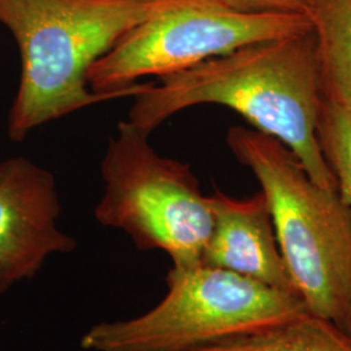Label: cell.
I'll use <instances>...</instances> for the list:
<instances>
[{"mask_svg":"<svg viewBox=\"0 0 351 351\" xmlns=\"http://www.w3.org/2000/svg\"><path fill=\"white\" fill-rule=\"evenodd\" d=\"M317 138L339 191L351 206V107L323 97Z\"/></svg>","mask_w":351,"mask_h":351,"instance_id":"11","label":"cell"},{"mask_svg":"<svg viewBox=\"0 0 351 351\" xmlns=\"http://www.w3.org/2000/svg\"><path fill=\"white\" fill-rule=\"evenodd\" d=\"M229 8L249 14H301L311 12L313 0H221Z\"/></svg>","mask_w":351,"mask_h":351,"instance_id":"12","label":"cell"},{"mask_svg":"<svg viewBox=\"0 0 351 351\" xmlns=\"http://www.w3.org/2000/svg\"><path fill=\"white\" fill-rule=\"evenodd\" d=\"M133 98L128 121L149 134L190 107H228L293 151L317 185L339 189L317 138L323 91L314 30L246 45L146 84Z\"/></svg>","mask_w":351,"mask_h":351,"instance_id":"1","label":"cell"},{"mask_svg":"<svg viewBox=\"0 0 351 351\" xmlns=\"http://www.w3.org/2000/svg\"><path fill=\"white\" fill-rule=\"evenodd\" d=\"M189 351H351V336L307 311L276 326Z\"/></svg>","mask_w":351,"mask_h":351,"instance_id":"9","label":"cell"},{"mask_svg":"<svg viewBox=\"0 0 351 351\" xmlns=\"http://www.w3.org/2000/svg\"><path fill=\"white\" fill-rule=\"evenodd\" d=\"M177 0H0V24L16 39L21 78L8 136L23 142L37 126L94 103L134 97L146 84L88 90L91 65L139 24Z\"/></svg>","mask_w":351,"mask_h":351,"instance_id":"2","label":"cell"},{"mask_svg":"<svg viewBox=\"0 0 351 351\" xmlns=\"http://www.w3.org/2000/svg\"><path fill=\"white\" fill-rule=\"evenodd\" d=\"M60 201L50 171L24 156L0 163V294L40 271L77 242L58 228Z\"/></svg>","mask_w":351,"mask_h":351,"instance_id":"7","label":"cell"},{"mask_svg":"<svg viewBox=\"0 0 351 351\" xmlns=\"http://www.w3.org/2000/svg\"><path fill=\"white\" fill-rule=\"evenodd\" d=\"M226 143L268 201L289 276L307 313L351 336V206L311 180L293 151L256 129L232 126Z\"/></svg>","mask_w":351,"mask_h":351,"instance_id":"3","label":"cell"},{"mask_svg":"<svg viewBox=\"0 0 351 351\" xmlns=\"http://www.w3.org/2000/svg\"><path fill=\"white\" fill-rule=\"evenodd\" d=\"M323 97L351 107V0H313Z\"/></svg>","mask_w":351,"mask_h":351,"instance_id":"10","label":"cell"},{"mask_svg":"<svg viewBox=\"0 0 351 351\" xmlns=\"http://www.w3.org/2000/svg\"><path fill=\"white\" fill-rule=\"evenodd\" d=\"M149 136L119 123L101 160L104 194L95 219L125 232L138 250H163L173 268L199 265L213 232L210 199L190 165L160 156Z\"/></svg>","mask_w":351,"mask_h":351,"instance_id":"5","label":"cell"},{"mask_svg":"<svg viewBox=\"0 0 351 351\" xmlns=\"http://www.w3.org/2000/svg\"><path fill=\"white\" fill-rule=\"evenodd\" d=\"M208 199L213 226L202 264L297 294L280 251L263 191L239 199L215 189Z\"/></svg>","mask_w":351,"mask_h":351,"instance_id":"8","label":"cell"},{"mask_svg":"<svg viewBox=\"0 0 351 351\" xmlns=\"http://www.w3.org/2000/svg\"><path fill=\"white\" fill-rule=\"evenodd\" d=\"M314 30L307 16L249 14L221 0H177L126 33L88 69V86L111 93L147 75H175L246 45Z\"/></svg>","mask_w":351,"mask_h":351,"instance_id":"6","label":"cell"},{"mask_svg":"<svg viewBox=\"0 0 351 351\" xmlns=\"http://www.w3.org/2000/svg\"><path fill=\"white\" fill-rule=\"evenodd\" d=\"M168 291L138 317L103 322L81 339L88 351H189L276 326L302 314L300 295L239 274L195 265L171 268Z\"/></svg>","mask_w":351,"mask_h":351,"instance_id":"4","label":"cell"}]
</instances>
